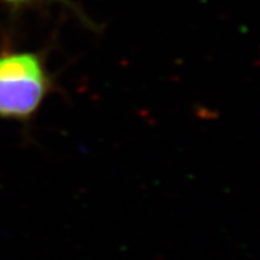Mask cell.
<instances>
[{
	"label": "cell",
	"instance_id": "obj_1",
	"mask_svg": "<svg viewBox=\"0 0 260 260\" xmlns=\"http://www.w3.org/2000/svg\"><path fill=\"white\" fill-rule=\"evenodd\" d=\"M47 89L48 79L39 56L0 55V117L27 118L40 106Z\"/></svg>",
	"mask_w": 260,
	"mask_h": 260
},
{
	"label": "cell",
	"instance_id": "obj_2",
	"mask_svg": "<svg viewBox=\"0 0 260 260\" xmlns=\"http://www.w3.org/2000/svg\"><path fill=\"white\" fill-rule=\"evenodd\" d=\"M8 3H12V4H28V3H34V2H39V0H6Z\"/></svg>",
	"mask_w": 260,
	"mask_h": 260
}]
</instances>
